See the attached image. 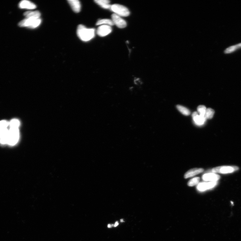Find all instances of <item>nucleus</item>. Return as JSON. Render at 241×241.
I'll return each mask as SVG.
<instances>
[{
    "mask_svg": "<svg viewBox=\"0 0 241 241\" xmlns=\"http://www.w3.org/2000/svg\"><path fill=\"white\" fill-rule=\"evenodd\" d=\"M42 20L40 18H26L19 23V26L21 27L35 29L39 26Z\"/></svg>",
    "mask_w": 241,
    "mask_h": 241,
    "instance_id": "obj_2",
    "label": "nucleus"
},
{
    "mask_svg": "<svg viewBox=\"0 0 241 241\" xmlns=\"http://www.w3.org/2000/svg\"><path fill=\"white\" fill-rule=\"evenodd\" d=\"M206 109L205 106L204 105H200L197 107V112H198L200 115L205 116H205Z\"/></svg>",
    "mask_w": 241,
    "mask_h": 241,
    "instance_id": "obj_22",
    "label": "nucleus"
},
{
    "mask_svg": "<svg viewBox=\"0 0 241 241\" xmlns=\"http://www.w3.org/2000/svg\"><path fill=\"white\" fill-rule=\"evenodd\" d=\"M118 225H119L118 222H115V224H114V227H117V226H118Z\"/></svg>",
    "mask_w": 241,
    "mask_h": 241,
    "instance_id": "obj_26",
    "label": "nucleus"
},
{
    "mask_svg": "<svg viewBox=\"0 0 241 241\" xmlns=\"http://www.w3.org/2000/svg\"><path fill=\"white\" fill-rule=\"evenodd\" d=\"M24 15L26 18H40L41 13L38 11H28L24 13Z\"/></svg>",
    "mask_w": 241,
    "mask_h": 241,
    "instance_id": "obj_15",
    "label": "nucleus"
},
{
    "mask_svg": "<svg viewBox=\"0 0 241 241\" xmlns=\"http://www.w3.org/2000/svg\"><path fill=\"white\" fill-rule=\"evenodd\" d=\"M220 178V176L214 173H209L205 174L202 176V179L206 181L210 182H217Z\"/></svg>",
    "mask_w": 241,
    "mask_h": 241,
    "instance_id": "obj_10",
    "label": "nucleus"
},
{
    "mask_svg": "<svg viewBox=\"0 0 241 241\" xmlns=\"http://www.w3.org/2000/svg\"><path fill=\"white\" fill-rule=\"evenodd\" d=\"M19 138V129L10 128L8 133L7 145L12 146L15 145L18 143Z\"/></svg>",
    "mask_w": 241,
    "mask_h": 241,
    "instance_id": "obj_3",
    "label": "nucleus"
},
{
    "mask_svg": "<svg viewBox=\"0 0 241 241\" xmlns=\"http://www.w3.org/2000/svg\"><path fill=\"white\" fill-rule=\"evenodd\" d=\"M112 18L114 24L115 25L118 27L124 28L126 26L127 23L125 20L115 13H114L112 15Z\"/></svg>",
    "mask_w": 241,
    "mask_h": 241,
    "instance_id": "obj_6",
    "label": "nucleus"
},
{
    "mask_svg": "<svg viewBox=\"0 0 241 241\" xmlns=\"http://www.w3.org/2000/svg\"><path fill=\"white\" fill-rule=\"evenodd\" d=\"M9 130L8 128H0V138L7 133L9 131Z\"/></svg>",
    "mask_w": 241,
    "mask_h": 241,
    "instance_id": "obj_24",
    "label": "nucleus"
},
{
    "mask_svg": "<svg viewBox=\"0 0 241 241\" xmlns=\"http://www.w3.org/2000/svg\"><path fill=\"white\" fill-rule=\"evenodd\" d=\"M204 170L202 168H194L190 169L185 173L184 178L186 179L202 173Z\"/></svg>",
    "mask_w": 241,
    "mask_h": 241,
    "instance_id": "obj_12",
    "label": "nucleus"
},
{
    "mask_svg": "<svg viewBox=\"0 0 241 241\" xmlns=\"http://www.w3.org/2000/svg\"><path fill=\"white\" fill-rule=\"evenodd\" d=\"M176 107L179 111L183 114V115L186 116H188L190 115V110L186 107L179 105H177L176 106Z\"/></svg>",
    "mask_w": 241,
    "mask_h": 241,
    "instance_id": "obj_18",
    "label": "nucleus"
},
{
    "mask_svg": "<svg viewBox=\"0 0 241 241\" xmlns=\"http://www.w3.org/2000/svg\"><path fill=\"white\" fill-rule=\"evenodd\" d=\"M110 9L119 16H127L130 13L129 10L126 7L119 4L112 5Z\"/></svg>",
    "mask_w": 241,
    "mask_h": 241,
    "instance_id": "obj_4",
    "label": "nucleus"
},
{
    "mask_svg": "<svg viewBox=\"0 0 241 241\" xmlns=\"http://www.w3.org/2000/svg\"><path fill=\"white\" fill-rule=\"evenodd\" d=\"M113 225H113H113H111V224H109L108 225V228H111Z\"/></svg>",
    "mask_w": 241,
    "mask_h": 241,
    "instance_id": "obj_27",
    "label": "nucleus"
},
{
    "mask_svg": "<svg viewBox=\"0 0 241 241\" xmlns=\"http://www.w3.org/2000/svg\"><path fill=\"white\" fill-rule=\"evenodd\" d=\"M68 2L73 11L78 13L81 9V5L78 0H69Z\"/></svg>",
    "mask_w": 241,
    "mask_h": 241,
    "instance_id": "obj_13",
    "label": "nucleus"
},
{
    "mask_svg": "<svg viewBox=\"0 0 241 241\" xmlns=\"http://www.w3.org/2000/svg\"><path fill=\"white\" fill-rule=\"evenodd\" d=\"M77 35L82 41H88L95 36V29H88L83 25H79L77 30Z\"/></svg>",
    "mask_w": 241,
    "mask_h": 241,
    "instance_id": "obj_1",
    "label": "nucleus"
},
{
    "mask_svg": "<svg viewBox=\"0 0 241 241\" xmlns=\"http://www.w3.org/2000/svg\"><path fill=\"white\" fill-rule=\"evenodd\" d=\"M120 222H124V221H123V219H120Z\"/></svg>",
    "mask_w": 241,
    "mask_h": 241,
    "instance_id": "obj_28",
    "label": "nucleus"
},
{
    "mask_svg": "<svg viewBox=\"0 0 241 241\" xmlns=\"http://www.w3.org/2000/svg\"><path fill=\"white\" fill-rule=\"evenodd\" d=\"M241 47V43L236 45L232 46L230 47H229L226 49L225 51L226 53H232L236 49Z\"/></svg>",
    "mask_w": 241,
    "mask_h": 241,
    "instance_id": "obj_21",
    "label": "nucleus"
},
{
    "mask_svg": "<svg viewBox=\"0 0 241 241\" xmlns=\"http://www.w3.org/2000/svg\"><path fill=\"white\" fill-rule=\"evenodd\" d=\"M103 24H107V25L112 26L114 24L112 20L109 19H102L99 20L96 23V25H99Z\"/></svg>",
    "mask_w": 241,
    "mask_h": 241,
    "instance_id": "obj_17",
    "label": "nucleus"
},
{
    "mask_svg": "<svg viewBox=\"0 0 241 241\" xmlns=\"http://www.w3.org/2000/svg\"><path fill=\"white\" fill-rule=\"evenodd\" d=\"M95 2L102 8L106 9H110L111 5L110 4V2L108 0H96Z\"/></svg>",
    "mask_w": 241,
    "mask_h": 241,
    "instance_id": "obj_14",
    "label": "nucleus"
},
{
    "mask_svg": "<svg viewBox=\"0 0 241 241\" xmlns=\"http://www.w3.org/2000/svg\"><path fill=\"white\" fill-rule=\"evenodd\" d=\"M214 113H215V112L212 109L208 108L206 109L205 116H205V118L207 119H211L213 118Z\"/></svg>",
    "mask_w": 241,
    "mask_h": 241,
    "instance_id": "obj_19",
    "label": "nucleus"
},
{
    "mask_svg": "<svg viewBox=\"0 0 241 241\" xmlns=\"http://www.w3.org/2000/svg\"><path fill=\"white\" fill-rule=\"evenodd\" d=\"M134 82L135 85H141L142 84V82L141 81L140 79L138 78H137L134 80Z\"/></svg>",
    "mask_w": 241,
    "mask_h": 241,
    "instance_id": "obj_25",
    "label": "nucleus"
},
{
    "mask_svg": "<svg viewBox=\"0 0 241 241\" xmlns=\"http://www.w3.org/2000/svg\"><path fill=\"white\" fill-rule=\"evenodd\" d=\"M238 167L236 166H222L215 167L212 170L214 173H231L239 169Z\"/></svg>",
    "mask_w": 241,
    "mask_h": 241,
    "instance_id": "obj_5",
    "label": "nucleus"
},
{
    "mask_svg": "<svg viewBox=\"0 0 241 241\" xmlns=\"http://www.w3.org/2000/svg\"><path fill=\"white\" fill-rule=\"evenodd\" d=\"M192 117L196 124L199 126L203 125L207 120L205 116L200 115L198 112H196L193 113Z\"/></svg>",
    "mask_w": 241,
    "mask_h": 241,
    "instance_id": "obj_8",
    "label": "nucleus"
},
{
    "mask_svg": "<svg viewBox=\"0 0 241 241\" xmlns=\"http://www.w3.org/2000/svg\"><path fill=\"white\" fill-rule=\"evenodd\" d=\"M200 180V178L199 177H195L192 179L190 180L187 185L190 187H193L197 185L199 183Z\"/></svg>",
    "mask_w": 241,
    "mask_h": 241,
    "instance_id": "obj_20",
    "label": "nucleus"
},
{
    "mask_svg": "<svg viewBox=\"0 0 241 241\" xmlns=\"http://www.w3.org/2000/svg\"><path fill=\"white\" fill-rule=\"evenodd\" d=\"M20 125L19 120L17 119H13L9 122L10 128H19Z\"/></svg>",
    "mask_w": 241,
    "mask_h": 241,
    "instance_id": "obj_16",
    "label": "nucleus"
},
{
    "mask_svg": "<svg viewBox=\"0 0 241 241\" xmlns=\"http://www.w3.org/2000/svg\"><path fill=\"white\" fill-rule=\"evenodd\" d=\"M217 184V182L200 183L197 186V189L201 191H203L215 187Z\"/></svg>",
    "mask_w": 241,
    "mask_h": 241,
    "instance_id": "obj_9",
    "label": "nucleus"
},
{
    "mask_svg": "<svg viewBox=\"0 0 241 241\" xmlns=\"http://www.w3.org/2000/svg\"><path fill=\"white\" fill-rule=\"evenodd\" d=\"M19 7L21 9H33L36 8V5L33 2L28 1H23L19 3Z\"/></svg>",
    "mask_w": 241,
    "mask_h": 241,
    "instance_id": "obj_11",
    "label": "nucleus"
},
{
    "mask_svg": "<svg viewBox=\"0 0 241 241\" xmlns=\"http://www.w3.org/2000/svg\"><path fill=\"white\" fill-rule=\"evenodd\" d=\"M112 31V29L110 26L103 25L100 26L97 29V33L100 37H104L109 34Z\"/></svg>",
    "mask_w": 241,
    "mask_h": 241,
    "instance_id": "obj_7",
    "label": "nucleus"
},
{
    "mask_svg": "<svg viewBox=\"0 0 241 241\" xmlns=\"http://www.w3.org/2000/svg\"><path fill=\"white\" fill-rule=\"evenodd\" d=\"M9 125V122L7 120H3L0 121V128H7Z\"/></svg>",
    "mask_w": 241,
    "mask_h": 241,
    "instance_id": "obj_23",
    "label": "nucleus"
}]
</instances>
